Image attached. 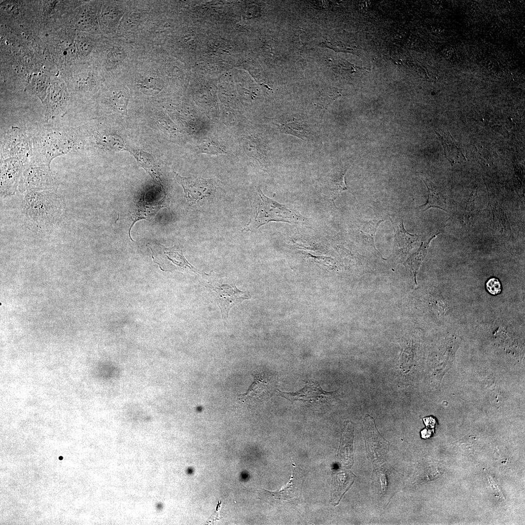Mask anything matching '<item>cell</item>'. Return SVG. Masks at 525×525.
Masks as SVG:
<instances>
[{"label": "cell", "instance_id": "cell-1", "mask_svg": "<svg viewBox=\"0 0 525 525\" xmlns=\"http://www.w3.org/2000/svg\"><path fill=\"white\" fill-rule=\"evenodd\" d=\"M28 133L32 143L31 160L50 166L55 158L83 149L78 127L44 124Z\"/></svg>", "mask_w": 525, "mask_h": 525}, {"label": "cell", "instance_id": "cell-7", "mask_svg": "<svg viewBox=\"0 0 525 525\" xmlns=\"http://www.w3.org/2000/svg\"><path fill=\"white\" fill-rule=\"evenodd\" d=\"M175 178L183 187L185 197L191 206L209 197L215 191L217 184L213 179L184 177L175 174Z\"/></svg>", "mask_w": 525, "mask_h": 525}, {"label": "cell", "instance_id": "cell-11", "mask_svg": "<svg viewBox=\"0 0 525 525\" xmlns=\"http://www.w3.org/2000/svg\"><path fill=\"white\" fill-rule=\"evenodd\" d=\"M150 248L152 251L154 261L159 264L161 269L166 263L170 262L175 267L182 269L188 267L193 271H195L185 258L182 248L176 246L166 247L160 244H155L153 247L150 246Z\"/></svg>", "mask_w": 525, "mask_h": 525}, {"label": "cell", "instance_id": "cell-10", "mask_svg": "<svg viewBox=\"0 0 525 525\" xmlns=\"http://www.w3.org/2000/svg\"><path fill=\"white\" fill-rule=\"evenodd\" d=\"M209 287L215 295L223 318L228 317L230 309L233 306L251 298L248 291H240L235 285L231 286L211 282Z\"/></svg>", "mask_w": 525, "mask_h": 525}, {"label": "cell", "instance_id": "cell-23", "mask_svg": "<svg viewBox=\"0 0 525 525\" xmlns=\"http://www.w3.org/2000/svg\"><path fill=\"white\" fill-rule=\"evenodd\" d=\"M198 148L201 153L218 155L226 153L215 142L209 139L202 141Z\"/></svg>", "mask_w": 525, "mask_h": 525}, {"label": "cell", "instance_id": "cell-6", "mask_svg": "<svg viewBox=\"0 0 525 525\" xmlns=\"http://www.w3.org/2000/svg\"><path fill=\"white\" fill-rule=\"evenodd\" d=\"M254 381L247 391L238 395L243 402L251 403H261L271 398L279 389L277 388L278 375L275 373L263 371L253 375Z\"/></svg>", "mask_w": 525, "mask_h": 525}, {"label": "cell", "instance_id": "cell-15", "mask_svg": "<svg viewBox=\"0 0 525 525\" xmlns=\"http://www.w3.org/2000/svg\"><path fill=\"white\" fill-rule=\"evenodd\" d=\"M349 167L347 165H341L335 168L331 173L328 181V190L332 202L344 191H349L345 181Z\"/></svg>", "mask_w": 525, "mask_h": 525}, {"label": "cell", "instance_id": "cell-17", "mask_svg": "<svg viewBox=\"0 0 525 525\" xmlns=\"http://www.w3.org/2000/svg\"><path fill=\"white\" fill-rule=\"evenodd\" d=\"M426 185L428 192V197L426 202L419 207L422 211L430 208H438L447 211L446 201L445 196L438 188L426 177H420Z\"/></svg>", "mask_w": 525, "mask_h": 525}, {"label": "cell", "instance_id": "cell-8", "mask_svg": "<svg viewBox=\"0 0 525 525\" xmlns=\"http://www.w3.org/2000/svg\"><path fill=\"white\" fill-rule=\"evenodd\" d=\"M24 167L21 161L13 157L0 158V195H13L18 189Z\"/></svg>", "mask_w": 525, "mask_h": 525}, {"label": "cell", "instance_id": "cell-14", "mask_svg": "<svg viewBox=\"0 0 525 525\" xmlns=\"http://www.w3.org/2000/svg\"><path fill=\"white\" fill-rule=\"evenodd\" d=\"M353 423L350 421L347 422L343 430L339 451V458L346 467H350L353 464Z\"/></svg>", "mask_w": 525, "mask_h": 525}, {"label": "cell", "instance_id": "cell-9", "mask_svg": "<svg viewBox=\"0 0 525 525\" xmlns=\"http://www.w3.org/2000/svg\"><path fill=\"white\" fill-rule=\"evenodd\" d=\"M363 432L369 456L374 461H382L388 451L389 443L380 434L374 420L368 415L364 419Z\"/></svg>", "mask_w": 525, "mask_h": 525}, {"label": "cell", "instance_id": "cell-2", "mask_svg": "<svg viewBox=\"0 0 525 525\" xmlns=\"http://www.w3.org/2000/svg\"><path fill=\"white\" fill-rule=\"evenodd\" d=\"M23 208L28 220L40 228L57 225L65 212L63 199L52 191L25 192Z\"/></svg>", "mask_w": 525, "mask_h": 525}, {"label": "cell", "instance_id": "cell-20", "mask_svg": "<svg viewBox=\"0 0 525 525\" xmlns=\"http://www.w3.org/2000/svg\"><path fill=\"white\" fill-rule=\"evenodd\" d=\"M394 227L396 235V241L400 246H410L414 244L418 240V236L416 234H411L405 229L403 225V221L401 219H395L393 217H389Z\"/></svg>", "mask_w": 525, "mask_h": 525}, {"label": "cell", "instance_id": "cell-21", "mask_svg": "<svg viewBox=\"0 0 525 525\" xmlns=\"http://www.w3.org/2000/svg\"><path fill=\"white\" fill-rule=\"evenodd\" d=\"M295 473L293 471L291 479L287 485L284 488L276 491H269L264 490L266 492L272 495L276 499L288 500L294 498L299 492V489L295 484Z\"/></svg>", "mask_w": 525, "mask_h": 525}, {"label": "cell", "instance_id": "cell-12", "mask_svg": "<svg viewBox=\"0 0 525 525\" xmlns=\"http://www.w3.org/2000/svg\"><path fill=\"white\" fill-rule=\"evenodd\" d=\"M280 396L291 402L299 401L309 403L315 402L321 399H329L335 395V392L323 390L317 382H306L304 387L296 392H285L278 390Z\"/></svg>", "mask_w": 525, "mask_h": 525}, {"label": "cell", "instance_id": "cell-4", "mask_svg": "<svg viewBox=\"0 0 525 525\" xmlns=\"http://www.w3.org/2000/svg\"><path fill=\"white\" fill-rule=\"evenodd\" d=\"M58 181L47 164L31 160L25 167L18 185L20 192L52 191L57 189Z\"/></svg>", "mask_w": 525, "mask_h": 525}, {"label": "cell", "instance_id": "cell-24", "mask_svg": "<svg viewBox=\"0 0 525 525\" xmlns=\"http://www.w3.org/2000/svg\"><path fill=\"white\" fill-rule=\"evenodd\" d=\"M139 86L143 91H146V94H155V92L158 93L160 90L159 80L154 78L151 77L144 79L139 83Z\"/></svg>", "mask_w": 525, "mask_h": 525}, {"label": "cell", "instance_id": "cell-18", "mask_svg": "<svg viewBox=\"0 0 525 525\" xmlns=\"http://www.w3.org/2000/svg\"><path fill=\"white\" fill-rule=\"evenodd\" d=\"M439 234L433 235L427 242H422L417 252L410 256L404 262V265L413 274L415 280L420 267L427 255L431 241Z\"/></svg>", "mask_w": 525, "mask_h": 525}, {"label": "cell", "instance_id": "cell-5", "mask_svg": "<svg viewBox=\"0 0 525 525\" xmlns=\"http://www.w3.org/2000/svg\"><path fill=\"white\" fill-rule=\"evenodd\" d=\"M33 154L30 136L18 126H12L0 136V158L19 159L24 168L30 163Z\"/></svg>", "mask_w": 525, "mask_h": 525}, {"label": "cell", "instance_id": "cell-19", "mask_svg": "<svg viewBox=\"0 0 525 525\" xmlns=\"http://www.w3.org/2000/svg\"><path fill=\"white\" fill-rule=\"evenodd\" d=\"M383 220L373 219L361 222L358 227L361 241L375 249L374 237L376 232Z\"/></svg>", "mask_w": 525, "mask_h": 525}, {"label": "cell", "instance_id": "cell-22", "mask_svg": "<svg viewBox=\"0 0 525 525\" xmlns=\"http://www.w3.org/2000/svg\"><path fill=\"white\" fill-rule=\"evenodd\" d=\"M128 101L129 98L127 94L123 91L114 92L110 99L112 105L126 115L127 112V106Z\"/></svg>", "mask_w": 525, "mask_h": 525}, {"label": "cell", "instance_id": "cell-16", "mask_svg": "<svg viewBox=\"0 0 525 525\" xmlns=\"http://www.w3.org/2000/svg\"><path fill=\"white\" fill-rule=\"evenodd\" d=\"M355 475L350 472L345 471L333 473L332 478V501L335 505L339 503L345 492L354 482Z\"/></svg>", "mask_w": 525, "mask_h": 525}, {"label": "cell", "instance_id": "cell-25", "mask_svg": "<svg viewBox=\"0 0 525 525\" xmlns=\"http://www.w3.org/2000/svg\"><path fill=\"white\" fill-rule=\"evenodd\" d=\"M486 287L489 293L494 295L499 294L502 290L500 282L495 278H490L487 281Z\"/></svg>", "mask_w": 525, "mask_h": 525}, {"label": "cell", "instance_id": "cell-27", "mask_svg": "<svg viewBox=\"0 0 525 525\" xmlns=\"http://www.w3.org/2000/svg\"><path fill=\"white\" fill-rule=\"evenodd\" d=\"M59 459L60 460H62V459H63V457H62V456H60V457H59Z\"/></svg>", "mask_w": 525, "mask_h": 525}, {"label": "cell", "instance_id": "cell-3", "mask_svg": "<svg viewBox=\"0 0 525 525\" xmlns=\"http://www.w3.org/2000/svg\"><path fill=\"white\" fill-rule=\"evenodd\" d=\"M257 197L252 207L254 213L242 231H254L259 227L271 221L296 223L304 221L305 218L285 206L265 196L259 187L256 190Z\"/></svg>", "mask_w": 525, "mask_h": 525}, {"label": "cell", "instance_id": "cell-26", "mask_svg": "<svg viewBox=\"0 0 525 525\" xmlns=\"http://www.w3.org/2000/svg\"><path fill=\"white\" fill-rule=\"evenodd\" d=\"M221 506V503L219 501V503L217 506L216 512L209 518V520L207 522L208 524H210L217 520H219V513L220 511V508Z\"/></svg>", "mask_w": 525, "mask_h": 525}, {"label": "cell", "instance_id": "cell-13", "mask_svg": "<svg viewBox=\"0 0 525 525\" xmlns=\"http://www.w3.org/2000/svg\"><path fill=\"white\" fill-rule=\"evenodd\" d=\"M66 101L65 90L57 84L52 86L45 103V121L48 122L64 115Z\"/></svg>", "mask_w": 525, "mask_h": 525}]
</instances>
